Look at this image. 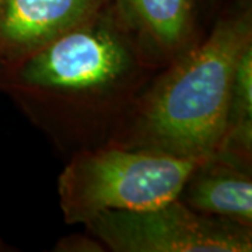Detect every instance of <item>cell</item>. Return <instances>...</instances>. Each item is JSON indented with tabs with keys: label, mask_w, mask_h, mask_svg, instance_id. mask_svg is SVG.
Segmentation results:
<instances>
[{
	"label": "cell",
	"mask_w": 252,
	"mask_h": 252,
	"mask_svg": "<svg viewBox=\"0 0 252 252\" xmlns=\"http://www.w3.org/2000/svg\"><path fill=\"white\" fill-rule=\"evenodd\" d=\"M252 44L250 14L217 23L203 42L181 55L140 107L135 147L207 160L224 142L235 67Z\"/></svg>",
	"instance_id": "6da1fadb"
},
{
	"label": "cell",
	"mask_w": 252,
	"mask_h": 252,
	"mask_svg": "<svg viewBox=\"0 0 252 252\" xmlns=\"http://www.w3.org/2000/svg\"><path fill=\"white\" fill-rule=\"evenodd\" d=\"M202 161L137 147L79 153L58 182L64 220L69 224H86L105 210L160 206L180 196L189 175Z\"/></svg>",
	"instance_id": "7a4b0ae2"
},
{
	"label": "cell",
	"mask_w": 252,
	"mask_h": 252,
	"mask_svg": "<svg viewBox=\"0 0 252 252\" xmlns=\"http://www.w3.org/2000/svg\"><path fill=\"white\" fill-rule=\"evenodd\" d=\"M124 24L104 9L20 59L14 79L28 90L91 95L112 90L136 66L135 46Z\"/></svg>",
	"instance_id": "3957f363"
},
{
	"label": "cell",
	"mask_w": 252,
	"mask_h": 252,
	"mask_svg": "<svg viewBox=\"0 0 252 252\" xmlns=\"http://www.w3.org/2000/svg\"><path fill=\"white\" fill-rule=\"evenodd\" d=\"M86 227L114 252H250L251 227L192 210L180 199L139 210H105Z\"/></svg>",
	"instance_id": "277c9868"
},
{
	"label": "cell",
	"mask_w": 252,
	"mask_h": 252,
	"mask_svg": "<svg viewBox=\"0 0 252 252\" xmlns=\"http://www.w3.org/2000/svg\"><path fill=\"white\" fill-rule=\"evenodd\" d=\"M105 4L107 0H0V55L17 62Z\"/></svg>",
	"instance_id": "5b68a950"
},
{
	"label": "cell",
	"mask_w": 252,
	"mask_h": 252,
	"mask_svg": "<svg viewBox=\"0 0 252 252\" xmlns=\"http://www.w3.org/2000/svg\"><path fill=\"white\" fill-rule=\"evenodd\" d=\"M192 210L252 225V181L247 158L217 152L189 175L178 196Z\"/></svg>",
	"instance_id": "8992f818"
},
{
	"label": "cell",
	"mask_w": 252,
	"mask_h": 252,
	"mask_svg": "<svg viewBox=\"0 0 252 252\" xmlns=\"http://www.w3.org/2000/svg\"><path fill=\"white\" fill-rule=\"evenodd\" d=\"M127 32L161 56L180 54L192 34L193 0H115Z\"/></svg>",
	"instance_id": "52a82bcc"
},
{
	"label": "cell",
	"mask_w": 252,
	"mask_h": 252,
	"mask_svg": "<svg viewBox=\"0 0 252 252\" xmlns=\"http://www.w3.org/2000/svg\"><path fill=\"white\" fill-rule=\"evenodd\" d=\"M252 142V44L240 56L234 73L228 125L219 152L248 158Z\"/></svg>",
	"instance_id": "ba28073f"
},
{
	"label": "cell",
	"mask_w": 252,
	"mask_h": 252,
	"mask_svg": "<svg viewBox=\"0 0 252 252\" xmlns=\"http://www.w3.org/2000/svg\"><path fill=\"white\" fill-rule=\"evenodd\" d=\"M104 245L99 243L95 237H86V235H72L67 238L61 240L56 245V251H69V252H95L104 251Z\"/></svg>",
	"instance_id": "9c48e42d"
}]
</instances>
